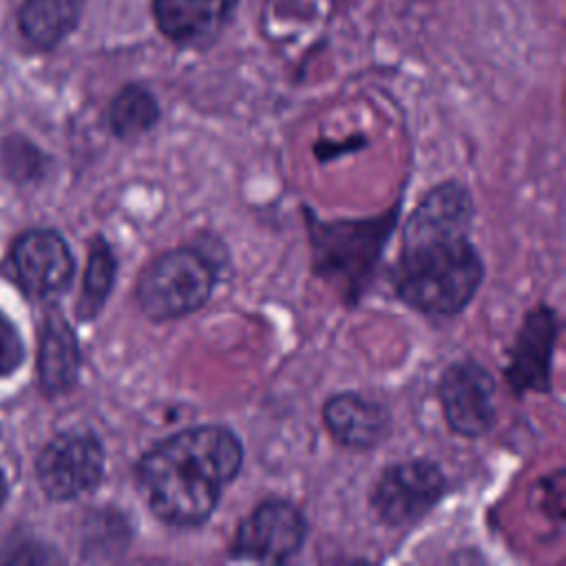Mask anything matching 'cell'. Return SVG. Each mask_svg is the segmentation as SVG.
Listing matches in <instances>:
<instances>
[{"label":"cell","mask_w":566,"mask_h":566,"mask_svg":"<svg viewBox=\"0 0 566 566\" xmlns=\"http://www.w3.org/2000/svg\"><path fill=\"white\" fill-rule=\"evenodd\" d=\"M471 219V192L453 179L416 203L394 272L402 303L427 316H455L471 303L484 279V263L469 239Z\"/></svg>","instance_id":"1"},{"label":"cell","mask_w":566,"mask_h":566,"mask_svg":"<svg viewBox=\"0 0 566 566\" xmlns=\"http://www.w3.org/2000/svg\"><path fill=\"white\" fill-rule=\"evenodd\" d=\"M243 464V447L221 424L181 429L148 449L135 469L137 491L168 526L203 524Z\"/></svg>","instance_id":"2"},{"label":"cell","mask_w":566,"mask_h":566,"mask_svg":"<svg viewBox=\"0 0 566 566\" xmlns=\"http://www.w3.org/2000/svg\"><path fill=\"white\" fill-rule=\"evenodd\" d=\"M217 270L199 248H172L155 256L139 274L135 296L150 321L184 318L206 305Z\"/></svg>","instance_id":"3"},{"label":"cell","mask_w":566,"mask_h":566,"mask_svg":"<svg viewBox=\"0 0 566 566\" xmlns=\"http://www.w3.org/2000/svg\"><path fill=\"white\" fill-rule=\"evenodd\" d=\"M396 217V210L363 221L347 219L325 223L310 217L314 270L321 276L340 283L349 296H356L365 287L382 245L391 234Z\"/></svg>","instance_id":"4"},{"label":"cell","mask_w":566,"mask_h":566,"mask_svg":"<svg viewBox=\"0 0 566 566\" xmlns=\"http://www.w3.org/2000/svg\"><path fill=\"white\" fill-rule=\"evenodd\" d=\"M447 491L442 469L431 460H409L387 467L369 493V504L387 526H409L422 520Z\"/></svg>","instance_id":"5"},{"label":"cell","mask_w":566,"mask_h":566,"mask_svg":"<svg viewBox=\"0 0 566 566\" xmlns=\"http://www.w3.org/2000/svg\"><path fill=\"white\" fill-rule=\"evenodd\" d=\"M35 475L51 500H73L102 482L104 447L88 431L60 433L42 449Z\"/></svg>","instance_id":"6"},{"label":"cell","mask_w":566,"mask_h":566,"mask_svg":"<svg viewBox=\"0 0 566 566\" xmlns=\"http://www.w3.org/2000/svg\"><path fill=\"white\" fill-rule=\"evenodd\" d=\"M305 535L307 522L292 502L265 500L239 524L230 557L281 564L301 551Z\"/></svg>","instance_id":"7"},{"label":"cell","mask_w":566,"mask_h":566,"mask_svg":"<svg viewBox=\"0 0 566 566\" xmlns=\"http://www.w3.org/2000/svg\"><path fill=\"white\" fill-rule=\"evenodd\" d=\"M438 398L453 433L478 438L495 420V380L478 360L451 363L438 380Z\"/></svg>","instance_id":"8"},{"label":"cell","mask_w":566,"mask_h":566,"mask_svg":"<svg viewBox=\"0 0 566 566\" xmlns=\"http://www.w3.org/2000/svg\"><path fill=\"white\" fill-rule=\"evenodd\" d=\"M11 270L29 296L53 298L69 290L75 263L66 241L57 232L31 230L15 239Z\"/></svg>","instance_id":"9"},{"label":"cell","mask_w":566,"mask_h":566,"mask_svg":"<svg viewBox=\"0 0 566 566\" xmlns=\"http://www.w3.org/2000/svg\"><path fill=\"white\" fill-rule=\"evenodd\" d=\"M559 321L553 307L531 310L517 332L504 378L515 394L551 391V360L557 343Z\"/></svg>","instance_id":"10"},{"label":"cell","mask_w":566,"mask_h":566,"mask_svg":"<svg viewBox=\"0 0 566 566\" xmlns=\"http://www.w3.org/2000/svg\"><path fill=\"white\" fill-rule=\"evenodd\" d=\"M323 420L332 438L349 449H374L389 433V411L358 394L343 391L323 405Z\"/></svg>","instance_id":"11"},{"label":"cell","mask_w":566,"mask_h":566,"mask_svg":"<svg viewBox=\"0 0 566 566\" xmlns=\"http://www.w3.org/2000/svg\"><path fill=\"white\" fill-rule=\"evenodd\" d=\"M239 0H153L157 29L177 44L210 42Z\"/></svg>","instance_id":"12"},{"label":"cell","mask_w":566,"mask_h":566,"mask_svg":"<svg viewBox=\"0 0 566 566\" xmlns=\"http://www.w3.org/2000/svg\"><path fill=\"white\" fill-rule=\"evenodd\" d=\"M80 345L66 318L51 307L40 329L38 374L46 394H64L77 382L80 374Z\"/></svg>","instance_id":"13"},{"label":"cell","mask_w":566,"mask_h":566,"mask_svg":"<svg viewBox=\"0 0 566 566\" xmlns=\"http://www.w3.org/2000/svg\"><path fill=\"white\" fill-rule=\"evenodd\" d=\"M82 0H24L18 13L22 35L38 49L64 40L80 18Z\"/></svg>","instance_id":"14"},{"label":"cell","mask_w":566,"mask_h":566,"mask_svg":"<svg viewBox=\"0 0 566 566\" xmlns=\"http://www.w3.org/2000/svg\"><path fill=\"white\" fill-rule=\"evenodd\" d=\"M115 274H117V259H115L111 245L102 237H95L91 241L88 261H86V270H84V283H82L80 301L75 307L80 321H93L102 312V307L113 290Z\"/></svg>","instance_id":"15"},{"label":"cell","mask_w":566,"mask_h":566,"mask_svg":"<svg viewBox=\"0 0 566 566\" xmlns=\"http://www.w3.org/2000/svg\"><path fill=\"white\" fill-rule=\"evenodd\" d=\"M157 119L159 104L155 95L139 84L124 86L108 106V124L119 139H137L148 133Z\"/></svg>","instance_id":"16"},{"label":"cell","mask_w":566,"mask_h":566,"mask_svg":"<svg viewBox=\"0 0 566 566\" xmlns=\"http://www.w3.org/2000/svg\"><path fill=\"white\" fill-rule=\"evenodd\" d=\"M24 358V345L13 323L0 312V376L13 374Z\"/></svg>","instance_id":"17"},{"label":"cell","mask_w":566,"mask_h":566,"mask_svg":"<svg viewBox=\"0 0 566 566\" xmlns=\"http://www.w3.org/2000/svg\"><path fill=\"white\" fill-rule=\"evenodd\" d=\"M7 500V482H4V475L0 473V504Z\"/></svg>","instance_id":"18"}]
</instances>
